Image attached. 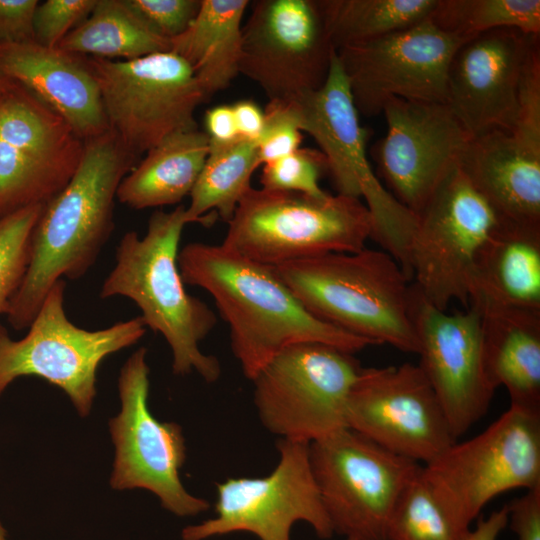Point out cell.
<instances>
[{
	"label": "cell",
	"mask_w": 540,
	"mask_h": 540,
	"mask_svg": "<svg viewBox=\"0 0 540 540\" xmlns=\"http://www.w3.org/2000/svg\"><path fill=\"white\" fill-rule=\"evenodd\" d=\"M347 427L424 465L456 441L432 386L413 363L363 367L348 399Z\"/></svg>",
	"instance_id": "cell-18"
},
{
	"label": "cell",
	"mask_w": 540,
	"mask_h": 540,
	"mask_svg": "<svg viewBox=\"0 0 540 540\" xmlns=\"http://www.w3.org/2000/svg\"><path fill=\"white\" fill-rule=\"evenodd\" d=\"M422 476L464 527L503 492L540 486V411L510 405L481 433L457 440Z\"/></svg>",
	"instance_id": "cell-8"
},
{
	"label": "cell",
	"mask_w": 540,
	"mask_h": 540,
	"mask_svg": "<svg viewBox=\"0 0 540 540\" xmlns=\"http://www.w3.org/2000/svg\"><path fill=\"white\" fill-rule=\"evenodd\" d=\"M0 75L37 96L84 141L109 130L98 84L82 56L34 40L2 44Z\"/></svg>",
	"instance_id": "cell-22"
},
{
	"label": "cell",
	"mask_w": 540,
	"mask_h": 540,
	"mask_svg": "<svg viewBox=\"0 0 540 540\" xmlns=\"http://www.w3.org/2000/svg\"><path fill=\"white\" fill-rule=\"evenodd\" d=\"M277 449L279 461L269 475L218 483L216 516L185 527L182 539L249 532L260 540H290L298 521L311 525L318 537L330 538L334 532L312 472L309 443L279 439Z\"/></svg>",
	"instance_id": "cell-15"
},
{
	"label": "cell",
	"mask_w": 540,
	"mask_h": 540,
	"mask_svg": "<svg viewBox=\"0 0 540 540\" xmlns=\"http://www.w3.org/2000/svg\"><path fill=\"white\" fill-rule=\"evenodd\" d=\"M508 523V506L494 511L487 519L480 518L477 527L469 531L467 540H496Z\"/></svg>",
	"instance_id": "cell-43"
},
{
	"label": "cell",
	"mask_w": 540,
	"mask_h": 540,
	"mask_svg": "<svg viewBox=\"0 0 540 540\" xmlns=\"http://www.w3.org/2000/svg\"><path fill=\"white\" fill-rule=\"evenodd\" d=\"M458 165L499 223L540 229V152L492 130L470 139Z\"/></svg>",
	"instance_id": "cell-23"
},
{
	"label": "cell",
	"mask_w": 540,
	"mask_h": 540,
	"mask_svg": "<svg viewBox=\"0 0 540 540\" xmlns=\"http://www.w3.org/2000/svg\"><path fill=\"white\" fill-rule=\"evenodd\" d=\"M37 0H0V45L34 40Z\"/></svg>",
	"instance_id": "cell-39"
},
{
	"label": "cell",
	"mask_w": 540,
	"mask_h": 540,
	"mask_svg": "<svg viewBox=\"0 0 540 540\" xmlns=\"http://www.w3.org/2000/svg\"><path fill=\"white\" fill-rule=\"evenodd\" d=\"M303 306L320 320L375 344L418 353L411 286L386 251L329 253L275 266Z\"/></svg>",
	"instance_id": "cell-4"
},
{
	"label": "cell",
	"mask_w": 540,
	"mask_h": 540,
	"mask_svg": "<svg viewBox=\"0 0 540 540\" xmlns=\"http://www.w3.org/2000/svg\"><path fill=\"white\" fill-rule=\"evenodd\" d=\"M84 147L63 117L0 75V218L47 204L75 174Z\"/></svg>",
	"instance_id": "cell-12"
},
{
	"label": "cell",
	"mask_w": 540,
	"mask_h": 540,
	"mask_svg": "<svg viewBox=\"0 0 540 540\" xmlns=\"http://www.w3.org/2000/svg\"><path fill=\"white\" fill-rule=\"evenodd\" d=\"M346 540H353V539H346Z\"/></svg>",
	"instance_id": "cell-45"
},
{
	"label": "cell",
	"mask_w": 540,
	"mask_h": 540,
	"mask_svg": "<svg viewBox=\"0 0 540 540\" xmlns=\"http://www.w3.org/2000/svg\"><path fill=\"white\" fill-rule=\"evenodd\" d=\"M429 19L440 29L472 37L511 28L539 36V0H437Z\"/></svg>",
	"instance_id": "cell-31"
},
{
	"label": "cell",
	"mask_w": 540,
	"mask_h": 540,
	"mask_svg": "<svg viewBox=\"0 0 540 540\" xmlns=\"http://www.w3.org/2000/svg\"><path fill=\"white\" fill-rule=\"evenodd\" d=\"M56 48L80 56L132 60L169 52L171 45L154 33L126 0H97L91 14Z\"/></svg>",
	"instance_id": "cell-28"
},
{
	"label": "cell",
	"mask_w": 540,
	"mask_h": 540,
	"mask_svg": "<svg viewBox=\"0 0 540 540\" xmlns=\"http://www.w3.org/2000/svg\"><path fill=\"white\" fill-rule=\"evenodd\" d=\"M458 164L415 215L409 247L413 289L443 311L452 301L469 306L468 282L475 257L499 224Z\"/></svg>",
	"instance_id": "cell-13"
},
{
	"label": "cell",
	"mask_w": 540,
	"mask_h": 540,
	"mask_svg": "<svg viewBox=\"0 0 540 540\" xmlns=\"http://www.w3.org/2000/svg\"><path fill=\"white\" fill-rule=\"evenodd\" d=\"M42 209L43 205H33L0 218V314H7L25 276L33 230Z\"/></svg>",
	"instance_id": "cell-33"
},
{
	"label": "cell",
	"mask_w": 540,
	"mask_h": 540,
	"mask_svg": "<svg viewBox=\"0 0 540 540\" xmlns=\"http://www.w3.org/2000/svg\"><path fill=\"white\" fill-rule=\"evenodd\" d=\"M265 124L257 141L260 164L284 157L300 148L303 135L290 101H269Z\"/></svg>",
	"instance_id": "cell-36"
},
{
	"label": "cell",
	"mask_w": 540,
	"mask_h": 540,
	"mask_svg": "<svg viewBox=\"0 0 540 540\" xmlns=\"http://www.w3.org/2000/svg\"><path fill=\"white\" fill-rule=\"evenodd\" d=\"M209 152V138L198 129L165 138L122 179L116 198L133 209L180 203L190 195Z\"/></svg>",
	"instance_id": "cell-26"
},
{
	"label": "cell",
	"mask_w": 540,
	"mask_h": 540,
	"mask_svg": "<svg viewBox=\"0 0 540 540\" xmlns=\"http://www.w3.org/2000/svg\"><path fill=\"white\" fill-rule=\"evenodd\" d=\"M309 458L333 532L387 540L394 505L421 465L350 428L311 442Z\"/></svg>",
	"instance_id": "cell-11"
},
{
	"label": "cell",
	"mask_w": 540,
	"mask_h": 540,
	"mask_svg": "<svg viewBox=\"0 0 540 540\" xmlns=\"http://www.w3.org/2000/svg\"><path fill=\"white\" fill-rule=\"evenodd\" d=\"M85 61L98 84L109 129L136 158L170 135L198 129L195 110L208 98L190 65L175 53Z\"/></svg>",
	"instance_id": "cell-10"
},
{
	"label": "cell",
	"mask_w": 540,
	"mask_h": 540,
	"mask_svg": "<svg viewBox=\"0 0 540 540\" xmlns=\"http://www.w3.org/2000/svg\"><path fill=\"white\" fill-rule=\"evenodd\" d=\"M157 35L171 40L183 33L197 15L201 0H126Z\"/></svg>",
	"instance_id": "cell-38"
},
{
	"label": "cell",
	"mask_w": 540,
	"mask_h": 540,
	"mask_svg": "<svg viewBox=\"0 0 540 540\" xmlns=\"http://www.w3.org/2000/svg\"><path fill=\"white\" fill-rule=\"evenodd\" d=\"M260 165L256 142L240 137L229 144H209L207 158L189 195V222L209 227L220 217L228 223L252 187L251 176Z\"/></svg>",
	"instance_id": "cell-29"
},
{
	"label": "cell",
	"mask_w": 540,
	"mask_h": 540,
	"mask_svg": "<svg viewBox=\"0 0 540 540\" xmlns=\"http://www.w3.org/2000/svg\"><path fill=\"white\" fill-rule=\"evenodd\" d=\"M335 52L317 0H259L242 27L239 74L269 101H289L324 84Z\"/></svg>",
	"instance_id": "cell-17"
},
{
	"label": "cell",
	"mask_w": 540,
	"mask_h": 540,
	"mask_svg": "<svg viewBox=\"0 0 540 540\" xmlns=\"http://www.w3.org/2000/svg\"><path fill=\"white\" fill-rule=\"evenodd\" d=\"M65 288L64 279L51 287L23 338L12 339L0 323V396L17 378L36 376L60 388L85 417L103 360L136 344L147 327L139 315L104 329L80 328L65 313Z\"/></svg>",
	"instance_id": "cell-7"
},
{
	"label": "cell",
	"mask_w": 540,
	"mask_h": 540,
	"mask_svg": "<svg viewBox=\"0 0 540 540\" xmlns=\"http://www.w3.org/2000/svg\"><path fill=\"white\" fill-rule=\"evenodd\" d=\"M476 307L481 313L483 360L489 383L494 389L506 388L510 405L540 411V311Z\"/></svg>",
	"instance_id": "cell-24"
},
{
	"label": "cell",
	"mask_w": 540,
	"mask_h": 540,
	"mask_svg": "<svg viewBox=\"0 0 540 540\" xmlns=\"http://www.w3.org/2000/svg\"><path fill=\"white\" fill-rule=\"evenodd\" d=\"M289 101L301 131L311 135L320 146L337 194L364 199L372 217L371 238L411 280L409 247L416 216L384 188L368 161L369 131L360 124L336 52L324 84Z\"/></svg>",
	"instance_id": "cell-6"
},
{
	"label": "cell",
	"mask_w": 540,
	"mask_h": 540,
	"mask_svg": "<svg viewBox=\"0 0 540 540\" xmlns=\"http://www.w3.org/2000/svg\"><path fill=\"white\" fill-rule=\"evenodd\" d=\"M535 37L495 29L469 38L454 53L447 104L471 137L513 131L520 75Z\"/></svg>",
	"instance_id": "cell-21"
},
{
	"label": "cell",
	"mask_w": 540,
	"mask_h": 540,
	"mask_svg": "<svg viewBox=\"0 0 540 540\" xmlns=\"http://www.w3.org/2000/svg\"><path fill=\"white\" fill-rule=\"evenodd\" d=\"M326 171L327 164L321 151L299 148L263 164L261 188L322 196L326 192L320 187L319 181Z\"/></svg>",
	"instance_id": "cell-34"
},
{
	"label": "cell",
	"mask_w": 540,
	"mask_h": 540,
	"mask_svg": "<svg viewBox=\"0 0 540 540\" xmlns=\"http://www.w3.org/2000/svg\"><path fill=\"white\" fill-rule=\"evenodd\" d=\"M147 350L137 349L124 363L118 378L119 414L109 421L115 447L110 486L116 490L146 489L164 509L177 516H195L210 503L190 494L180 479L186 447L182 428L161 422L150 412Z\"/></svg>",
	"instance_id": "cell-14"
},
{
	"label": "cell",
	"mask_w": 540,
	"mask_h": 540,
	"mask_svg": "<svg viewBox=\"0 0 540 540\" xmlns=\"http://www.w3.org/2000/svg\"><path fill=\"white\" fill-rule=\"evenodd\" d=\"M232 107L240 137L257 143L265 124L264 110L251 99L239 100Z\"/></svg>",
	"instance_id": "cell-42"
},
{
	"label": "cell",
	"mask_w": 540,
	"mask_h": 540,
	"mask_svg": "<svg viewBox=\"0 0 540 540\" xmlns=\"http://www.w3.org/2000/svg\"><path fill=\"white\" fill-rule=\"evenodd\" d=\"M177 262L185 285L213 298L229 327L232 352L250 380L292 345L321 343L353 354L372 345L310 313L274 266L202 242L183 246Z\"/></svg>",
	"instance_id": "cell-1"
},
{
	"label": "cell",
	"mask_w": 540,
	"mask_h": 540,
	"mask_svg": "<svg viewBox=\"0 0 540 540\" xmlns=\"http://www.w3.org/2000/svg\"><path fill=\"white\" fill-rule=\"evenodd\" d=\"M362 369L353 353L321 343L282 350L251 380L261 424L309 444L348 428V399Z\"/></svg>",
	"instance_id": "cell-9"
},
{
	"label": "cell",
	"mask_w": 540,
	"mask_h": 540,
	"mask_svg": "<svg viewBox=\"0 0 540 540\" xmlns=\"http://www.w3.org/2000/svg\"><path fill=\"white\" fill-rule=\"evenodd\" d=\"M189 223L186 207L178 205L170 212L155 211L143 237L126 232L99 296H123L138 306L146 327L168 343L175 375L196 372L214 383L221 375L220 362L205 354L200 343L214 329L217 318L205 302L186 291L177 262L183 228Z\"/></svg>",
	"instance_id": "cell-3"
},
{
	"label": "cell",
	"mask_w": 540,
	"mask_h": 540,
	"mask_svg": "<svg viewBox=\"0 0 540 540\" xmlns=\"http://www.w3.org/2000/svg\"><path fill=\"white\" fill-rule=\"evenodd\" d=\"M247 0H201L187 29L170 40L171 52L184 59L209 99L239 74L242 19Z\"/></svg>",
	"instance_id": "cell-27"
},
{
	"label": "cell",
	"mask_w": 540,
	"mask_h": 540,
	"mask_svg": "<svg viewBox=\"0 0 540 540\" xmlns=\"http://www.w3.org/2000/svg\"><path fill=\"white\" fill-rule=\"evenodd\" d=\"M136 160L110 129L85 140L75 174L34 227L28 267L6 314L14 329L29 327L58 280L79 279L94 265L113 231L117 189Z\"/></svg>",
	"instance_id": "cell-2"
},
{
	"label": "cell",
	"mask_w": 540,
	"mask_h": 540,
	"mask_svg": "<svg viewBox=\"0 0 540 540\" xmlns=\"http://www.w3.org/2000/svg\"><path fill=\"white\" fill-rule=\"evenodd\" d=\"M335 50L371 41L429 18L437 0H317Z\"/></svg>",
	"instance_id": "cell-30"
},
{
	"label": "cell",
	"mask_w": 540,
	"mask_h": 540,
	"mask_svg": "<svg viewBox=\"0 0 540 540\" xmlns=\"http://www.w3.org/2000/svg\"><path fill=\"white\" fill-rule=\"evenodd\" d=\"M382 113L387 133L374 158L388 191L416 215L472 137L448 104L391 98Z\"/></svg>",
	"instance_id": "cell-20"
},
{
	"label": "cell",
	"mask_w": 540,
	"mask_h": 540,
	"mask_svg": "<svg viewBox=\"0 0 540 540\" xmlns=\"http://www.w3.org/2000/svg\"><path fill=\"white\" fill-rule=\"evenodd\" d=\"M205 126L209 144H229L240 138L232 105H217L205 114Z\"/></svg>",
	"instance_id": "cell-41"
},
{
	"label": "cell",
	"mask_w": 540,
	"mask_h": 540,
	"mask_svg": "<svg viewBox=\"0 0 540 540\" xmlns=\"http://www.w3.org/2000/svg\"><path fill=\"white\" fill-rule=\"evenodd\" d=\"M469 38L446 32L428 18L336 53L358 112L372 117L391 98L447 104L449 65Z\"/></svg>",
	"instance_id": "cell-16"
},
{
	"label": "cell",
	"mask_w": 540,
	"mask_h": 540,
	"mask_svg": "<svg viewBox=\"0 0 540 540\" xmlns=\"http://www.w3.org/2000/svg\"><path fill=\"white\" fill-rule=\"evenodd\" d=\"M411 318L418 338V366L432 386L457 440L489 410L495 389L483 360L481 313L474 305L448 314L411 286Z\"/></svg>",
	"instance_id": "cell-19"
},
{
	"label": "cell",
	"mask_w": 540,
	"mask_h": 540,
	"mask_svg": "<svg viewBox=\"0 0 540 540\" xmlns=\"http://www.w3.org/2000/svg\"><path fill=\"white\" fill-rule=\"evenodd\" d=\"M529 148L540 152V45L533 40L524 61L518 91L517 118L511 132Z\"/></svg>",
	"instance_id": "cell-35"
},
{
	"label": "cell",
	"mask_w": 540,
	"mask_h": 540,
	"mask_svg": "<svg viewBox=\"0 0 540 540\" xmlns=\"http://www.w3.org/2000/svg\"><path fill=\"white\" fill-rule=\"evenodd\" d=\"M97 0H47L33 16L34 41L56 48L63 38L92 12Z\"/></svg>",
	"instance_id": "cell-37"
},
{
	"label": "cell",
	"mask_w": 540,
	"mask_h": 540,
	"mask_svg": "<svg viewBox=\"0 0 540 540\" xmlns=\"http://www.w3.org/2000/svg\"><path fill=\"white\" fill-rule=\"evenodd\" d=\"M372 229L371 214L360 199L251 187L221 244L275 267L329 253L358 252Z\"/></svg>",
	"instance_id": "cell-5"
},
{
	"label": "cell",
	"mask_w": 540,
	"mask_h": 540,
	"mask_svg": "<svg viewBox=\"0 0 540 540\" xmlns=\"http://www.w3.org/2000/svg\"><path fill=\"white\" fill-rule=\"evenodd\" d=\"M468 296L476 306L540 311V229L499 223L477 252Z\"/></svg>",
	"instance_id": "cell-25"
},
{
	"label": "cell",
	"mask_w": 540,
	"mask_h": 540,
	"mask_svg": "<svg viewBox=\"0 0 540 540\" xmlns=\"http://www.w3.org/2000/svg\"><path fill=\"white\" fill-rule=\"evenodd\" d=\"M0 540H9L7 532L0 521Z\"/></svg>",
	"instance_id": "cell-44"
},
{
	"label": "cell",
	"mask_w": 540,
	"mask_h": 540,
	"mask_svg": "<svg viewBox=\"0 0 540 540\" xmlns=\"http://www.w3.org/2000/svg\"><path fill=\"white\" fill-rule=\"evenodd\" d=\"M508 521L518 540H540V486L508 505Z\"/></svg>",
	"instance_id": "cell-40"
},
{
	"label": "cell",
	"mask_w": 540,
	"mask_h": 540,
	"mask_svg": "<svg viewBox=\"0 0 540 540\" xmlns=\"http://www.w3.org/2000/svg\"><path fill=\"white\" fill-rule=\"evenodd\" d=\"M421 471L422 466L394 505L387 540H467L470 528L461 525L443 507Z\"/></svg>",
	"instance_id": "cell-32"
}]
</instances>
